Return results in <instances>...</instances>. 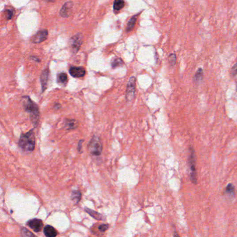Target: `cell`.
Returning a JSON list of instances; mask_svg holds the SVG:
<instances>
[{
  "instance_id": "1",
  "label": "cell",
  "mask_w": 237,
  "mask_h": 237,
  "mask_svg": "<svg viewBox=\"0 0 237 237\" xmlns=\"http://www.w3.org/2000/svg\"><path fill=\"white\" fill-rule=\"evenodd\" d=\"M19 147L23 152H31L35 148V137L33 130L21 135L19 140Z\"/></svg>"
},
{
  "instance_id": "2",
  "label": "cell",
  "mask_w": 237,
  "mask_h": 237,
  "mask_svg": "<svg viewBox=\"0 0 237 237\" xmlns=\"http://www.w3.org/2000/svg\"><path fill=\"white\" fill-rule=\"evenodd\" d=\"M23 107L26 112L30 114L33 123L37 125L39 120V110L36 104H35L28 96L22 97Z\"/></svg>"
},
{
  "instance_id": "3",
  "label": "cell",
  "mask_w": 237,
  "mask_h": 237,
  "mask_svg": "<svg viewBox=\"0 0 237 237\" xmlns=\"http://www.w3.org/2000/svg\"><path fill=\"white\" fill-rule=\"evenodd\" d=\"M88 151L90 154L94 156H100L102 151V144L100 139L97 136H93L89 143Z\"/></svg>"
},
{
  "instance_id": "4",
  "label": "cell",
  "mask_w": 237,
  "mask_h": 237,
  "mask_svg": "<svg viewBox=\"0 0 237 237\" xmlns=\"http://www.w3.org/2000/svg\"><path fill=\"white\" fill-rule=\"evenodd\" d=\"M83 43V36L82 34H77L71 38L70 45L73 53H77L79 50Z\"/></svg>"
},
{
  "instance_id": "5",
  "label": "cell",
  "mask_w": 237,
  "mask_h": 237,
  "mask_svg": "<svg viewBox=\"0 0 237 237\" xmlns=\"http://www.w3.org/2000/svg\"><path fill=\"white\" fill-rule=\"evenodd\" d=\"M191 154L189 158V165H190V170L191 174L190 178L191 182L193 184H197V177H196V158H195V153L193 149L191 148Z\"/></svg>"
},
{
  "instance_id": "6",
  "label": "cell",
  "mask_w": 237,
  "mask_h": 237,
  "mask_svg": "<svg viewBox=\"0 0 237 237\" xmlns=\"http://www.w3.org/2000/svg\"><path fill=\"white\" fill-rule=\"evenodd\" d=\"M136 92V79L131 77L129 80L127 87V100L128 101L132 100L134 98Z\"/></svg>"
},
{
  "instance_id": "7",
  "label": "cell",
  "mask_w": 237,
  "mask_h": 237,
  "mask_svg": "<svg viewBox=\"0 0 237 237\" xmlns=\"http://www.w3.org/2000/svg\"><path fill=\"white\" fill-rule=\"evenodd\" d=\"M48 36V31L46 29L40 30L36 33L34 37L32 38L31 40L34 43H40L42 42L45 41Z\"/></svg>"
},
{
  "instance_id": "8",
  "label": "cell",
  "mask_w": 237,
  "mask_h": 237,
  "mask_svg": "<svg viewBox=\"0 0 237 237\" xmlns=\"http://www.w3.org/2000/svg\"><path fill=\"white\" fill-rule=\"evenodd\" d=\"M28 225L36 232H38L41 230L42 227L43 226V222L41 220L38 218H34L30 220L27 223Z\"/></svg>"
},
{
  "instance_id": "9",
  "label": "cell",
  "mask_w": 237,
  "mask_h": 237,
  "mask_svg": "<svg viewBox=\"0 0 237 237\" xmlns=\"http://www.w3.org/2000/svg\"><path fill=\"white\" fill-rule=\"evenodd\" d=\"M70 75L75 78H81L85 75L86 70L83 67H71L69 70Z\"/></svg>"
},
{
  "instance_id": "10",
  "label": "cell",
  "mask_w": 237,
  "mask_h": 237,
  "mask_svg": "<svg viewBox=\"0 0 237 237\" xmlns=\"http://www.w3.org/2000/svg\"><path fill=\"white\" fill-rule=\"evenodd\" d=\"M73 3L72 2H68L63 6L61 11H60V15L64 17H68L70 16L73 9Z\"/></svg>"
},
{
  "instance_id": "11",
  "label": "cell",
  "mask_w": 237,
  "mask_h": 237,
  "mask_svg": "<svg viewBox=\"0 0 237 237\" xmlns=\"http://www.w3.org/2000/svg\"><path fill=\"white\" fill-rule=\"evenodd\" d=\"M48 78H49V70H48V69H46V70H45L43 72V73H42L40 76V83H41L43 92L47 88Z\"/></svg>"
},
{
  "instance_id": "12",
  "label": "cell",
  "mask_w": 237,
  "mask_h": 237,
  "mask_svg": "<svg viewBox=\"0 0 237 237\" xmlns=\"http://www.w3.org/2000/svg\"><path fill=\"white\" fill-rule=\"evenodd\" d=\"M44 234L47 237H55L57 235L56 230L52 226L47 225L44 228Z\"/></svg>"
},
{
  "instance_id": "13",
  "label": "cell",
  "mask_w": 237,
  "mask_h": 237,
  "mask_svg": "<svg viewBox=\"0 0 237 237\" xmlns=\"http://www.w3.org/2000/svg\"><path fill=\"white\" fill-rule=\"evenodd\" d=\"M78 125V122L75 120H67L65 122V127L67 130H73L75 129Z\"/></svg>"
},
{
  "instance_id": "14",
  "label": "cell",
  "mask_w": 237,
  "mask_h": 237,
  "mask_svg": "<svg viewBox=\"0 0 237 237\" xmlns=\"http://www.w3.org/2000/svg\"><path fill=\"white\" fill-rule=\"evenodd\" d=\"M125 6L124 0H115L113 4V10L116 12L121 11Z\"/></svg>"
},
{
  "instance_id": "15",
  "label": "cell",
  "mask_w": 237,
  "mask_h": 237,
  "mask_svg": "<svg viewBox=\"0 0 237 237\" xmlns=\"http://www.w3.org/2000/svg\"><path fill=\"white\" fill-rule=\"evenodd\" d=\"M85 211L88 213V214L91 216H92V218H94L95 219H96V220H102L103 219V217L102 216V215L99 214V213L96 212L95 211H93V210H91L90 209H88V208H86L85 209Z\"/></svg>"
},
{
  "instance_id": "16",
  "label": "cell",
  "mask_w": 237,
  "mask_h": 237,
  "mask_svg": "<svg viewBox=\"0 0 237 237\" xmlns=\"http://www.w3.org/2000/svg\"><path fill=\"white\" fill-rule=\"evenodd\" d=\"M57 80H58V83L60 85H65L68 82L67 74L64 73L59 74L58 77H57Z\"/></svg>"
},
{
  "instance_id": "17",
  "label": "cell",
  "mask_w": 237,
  "mask_h": 237,
  "mask_svg": "<svg viewBox=\"0 0 237 237\" xmlns=\"http://www.w3.org/2000/svg\"><path fill=\"white\" fill-rule=\"evenodd\" d=\"M137 17H138V15H136V16H133L130 20H129V22L127 23V31H130L131 30H132L133 28L134 27L135 24H136V20H137Z\"/></svg>"
},
{
  "instance_id": "18",
  "label": "cell",
  "mask_w": 237,
  "mask_h": 237,
  "mask_svg": "<svg viewBox=\"0 0 237 237\" xmlns=\"http://www.w3.org/2000/svg\"><path fill=\"white\" fill-rule=\"evenodd\" d=\"M81 197H82V194H81L79 191H74L72 192L71 198L75 203H78L79 202Z\"/></svg>"
},
{
  "instance_id": "19",
  "label": "cell",
  "mask_w": 237,
  "mask_h": 237,
  "mask_svg": "<svg viewBox=\"0 0 237 237\" xmlns=\"http://www.w3.org/2000/svg\"><path fill=\"white\" fill-rule=\"evenodd\" d=\"M203 79V70L202 68L198 69V70L197 71L196 75L194 77V81L196 83H200L202 81Z\"/></svg>"
},
{
  "instance_id": "20",
  "label": "cell",
  "mask_w": 237,
  "mask_h": 237,
  "mask_svg": "<svg viewBox=\"0 0 237 237\" xmlns=\"http://www.w3.org/2000/svg\"><path fill=\"white\" fill-rule=\"evenodd\" d=\"M123 61L120 58H117L114 61H113L112 62V67L113 68H116L117 67H120V66H122V65H123Z\"/></svg>"
},
{
  "instance_id": "21",
  "label": "cell",
  "mask_w": 237,
  "mask_h": 237,
  "mask_svg": "<svg viewBox=\"0 0 237 237\" xmlns=\"http://www.w3.org/2000/svg\"><path fill=\"white\" fill-rule=\"evenodd\" d=\"M225 193L228 195H234L235 194V187L232 184H229L227 185L225 190Z\"/></svg>"
},
{
  "instance_id": "22",
  "label": "cell",
  "mask_w": 237,
  "mask_h": 237,
  "mask_svg": "<svg viewBox=\"0 0 237 237\" xmlns=\"http://www.w3.org/2000/svg\"><path fill=\"white\" fill-rule=\"evenodd\" d=\"M168 61H169V64L171 65V66L173 67L174 65L176 64V55L175 54H171L168 57Z\"/></svg>"
},
{
  "instance_id": "23",
  "label": "cell",
  "mask_w": 237,
  "mask_h": 237,
  "mask_svg": "<svg viewBox=\"0 0 237 237\" xmlns=\"http://www.w3.org/2000/svg\"><path fill=\"white\" fill-rule=\"evenodd\" d=\"M21 234H22V236H34V234L30 232L28 230L26 229V228H23V229L22 230V232H21Z\"/></svg>"
},
{
  "instance_id": "24",
  "label": "cell",
  "mask_w": 237,
  "mask_h": 237,
  "mask_svg": "<svg viewBox=\"0 0 237 237\" xmlns=\"http://www.w3.org/2000/svg\"><path fill=\"white\" fill-rule=\"evenodd\" d=\"M5 16H6V17H7L8 20L11 19L12 17H13V10L8 9L7 11H5Z\"/></svg>"
},
{
  "instance_id": "25",
  "label": "cell",
  "mask_w": 237,
  "mask_h": 237,
  "mask_svg": "<svg viewBox=\"0 0 237 237\" xmlns=\"http://www.w3.org/2000/svg\"><path fill=\"white\" fill-rule=\"evenodd\" d=\"M108 228H109L108 225H101L99 226V230L102 232H104L108 230Z\"/></svg>"
},
{
  "instance_id": "26",
  "label": "cell",
  "mask_w": 237,
  "mask_h": 237,
  "mask_svg": "<svg viewBox=\"0 0 237 237\" xmlns=\"http://www.w3.org/2000/svg\"><path fill=\"white\" fill-rule=\"evenodd\" d=\"M231 74H232V76L237 75V64H236L232 67V70H231Z\"/></svg>"
},
{
  "instance_id": "27",
  "label": "cell",
  "mask_w": 237,
  "mask_h": 237,
  "mask_svg": "<svg viewBox=\"0 0 237 237\" xmlns=\"http://www.w3.org/2000/svg\"><path fill=\"white\" fill-rule=\"evenodd\" d=\"M30 59H31V60H33V61H36V62H40V59H38V57H36V56H32L30 57Z\"/></svg>"
},
{
  "instance_id": "28",
  "label": "cell",
  "mask_w": 237,
  "mask_h": 237,
  "mask_svg": "<svg viewBox=\"0 0 237 237\" xmlns=\"http://www.w3.org/2000/svg\"><path fill=\"white\" fill-rule=\"evenodd\" d=\"M82 141L83 140H80L79 143V146H78V149H79V150L80 151L81 149H82Z\"/></svg>"
},
{
  "instance_id": "29",
  "label": "cell",
  "mask_w": 237,
  "mask_h": 237,
  "mask_svg": "<svg viewBox=\"0 0 237 237\" xmlns=\"http://www.w3.org/2000/svg\"><path fill=\"white\" fill-rule=\"evenodd\" d=\"M45 1H46V2H55V0H45Z\"/></svg>"
},
{
  "instance_id": "30",
  "label": "cell",
  "mask_w": 237,
  "mask_h": 237,
  "mask_svg": "<svg viewBox=\"0 0 237 237\" xmlns=\"http://www.w3.org/2000/svg\"><path fill=\"white\" fill-rule=\"evenodd\" d=\"M236 91H237V84H236Z\"/></svg>"
}]
</instances>
